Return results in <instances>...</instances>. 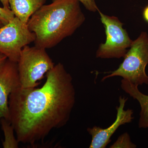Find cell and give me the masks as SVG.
<instances>
[{
  "label": "cell",
  "instance_id": "obj_15",
  "mask_svg": "<svg viewBox=\"0 0 148 148\" xmlns=\"http://www.w3.org/2000/svg\"><path fill=\"white\" fill-rule=\"evenodd\" d=\"M7 60V57L5 56L0 54V70L5 64V62H6Z\"/></svg>",
  "mask_w": 148,
  "mask_h": 148
},
{
  "label": "cell",
  "instance_id": "obj_20",
  "mask_svg": "<svg viewBox=\"0 0 148 148\" xmlns=\"http://www.w3.org/2000/svg\"></svg>",
  "mask_w": 148,
  "mask_h": 148
},
{
  "label": "cell",
  "instance_id": "obj_12",
  "mask_svg": "<svg viewBox=\"0 0 148 148\" xmlns=\"http://www.w3.org/2000/svg\"><path fill=\"white\" fill-rule=\"evenodd\" d=\"M137 145L131 141L130 136L127 132H125L118 138L110 148H136Z\"/></svg>",
  "mask_w": 148,
  "mask_h": 148
},
{
  "label": "cell",
  "instance_id": "obj_17",
  "mask_svg": "<svg viewBox=\"0 0 148 148\" xmlns=\"http://www.w3.org/2000/svg\"><path fill=\"white\" fill-rule=\"evenodd\" d=\"M0 1L2 3L3 7L6 8H10L8 0H0Z\"/></svg>",
  "mask_w": 148,
  "mask_h": 148
},
{
  "label": "cell",
  "instance_id": "obj_9",
  "mask_svg": "<svg viewBox=\"0 0 148 148\" xmlns=\"http://www.w3.org/2000/svg\"><path fill=\"white\" fill-rule=\"evenodd\" d=\"M121 88L133 99L137 101L140 106V118L138 127L141 128H148V95L139 90L138 86L123 79L121 81Z\"/></svg>",
  "mask_w": 148,
  "mask_h": 148
},
{
  "label": "cell",
  "instance_id": "obj_7",
  "mask_svg": "<svg viewBox=\"0 0 148 148\" xmlns=\"http://www.w3.org/2000/svg\"><path fill=\"white\" fill-rule=\"evenodd\" d=\"M127 98L120 96L119 99V106L116 107V119L108 127L103 128L94 126L88 127V134L92 137L90 148H105L110 143L111 138L117 130L121 126L131 123L134 119L133 110L131 109L124 110Z\"/></svg>",
  "mask_w": 148,
  "mask_h": 148
},
{
  "label": "cell",
  "instance_id": "obj_4",
  "mask_svg": "<svg viewBox=\"0 0 148 148\" xmlns=\"http://www.w3.org/2000/svg\"><path fill=\"white\" fill-rule=\"evenodd\" d=\"M46 49L25 46L17 62L20 86L24 88L37 87L45 75L54 66Z\"/></svg>",
  "mask_w": 148,
  "mask_h": 148
},
{
  "label": "cell",
  "instance_id": "obj_2",
  "mask_svg": "<svg viewBox=\"0 0 148 148\" xmlns=\"http://www.w3.org/2000/svg\"><path fill=\"white\" fill-rule=\"evenodd\" d=\"M85 18L78 0H52L31 16L27 25L36 35L35 46L47 49L73 34Z\"/></svg>",
  "mask_w": 148,
  "mask_h": 148
},
{
  "label": "cell",
  "instance_id": "obj_18",
  "mask_svg": "<svg viewBox=\"0 0 148 148\" xmlns=\"http://www.w3.org/2000/svg\"><path fill=\"white\" fill-rule=\"evenodd\" d=\"M3 24L1 21H0V27H3Z\"/></svg>",
  "mask_w": 148,
  "mask_h": 148
},
{
  "label": "cell",
  "instance_id": "obj_13",
  "mask_svg": "<svg viewBox=\"0 0 148 148\" xmlns=\"http://www.w3.org/2000/svg\"><path fill=\"white\" fill-rule=\"evenodd\" d=\"M14 17V14L10 8L0 7V21L3 25L7 24Z\"/></svg>",
  "mask_w": 148,
  "mask_h": 148
},
{
  "label": "cell",
  "instance_id": "obj_16",
  "mask_svg": "<svg viewBox=\"0 0 148 148\" xmlns=\"http://www.w3.org/2000/svg\"><path fill=\"white\" fill-rule=\"evenodd\" d=\"M143 16L144 20L148 23V5L143 10Z\"/></svg>",
  "mask_w": 148,
  "mask_h": 148
},
{
  "label": "cell",
  "instance_id": "obj_6",
  "mask_svg": "<svg viewBox=\"0 0 148 148\" xmlns=\"http://www.w3.org/2000/svg\"><path fill=\"white\" fill-rule=\"evenodd\" d=\"M35 40L36 35L29 30L27 24L15 16L0 27V54L17 63L22 49Z\"/></svg>",
  "mask_w": 148,
  "mask_h": 148
},
{
  "label": "cell",
  "instance_id": "obj_5",
  "mask_svg": "<svg viewBox=\"0 0 148 148\" xmlns=\"http://www.w3.org/2000/svg\"><path fill=\"white\" fill-rule=\"evenodd\" d=\"M101 22L104 25L106 42L99 45L96 57L103 59L124 58L133 40L130 38L123 23L115 16L104 14L99 10Z\"/></svg>",
  "mask_w": 148,
  "mask_h": 148
},
{
  "label": "cell",
  "instance_id": "obj_14",
  "mask_svg": "<svg viewBox=\"0 0 148 148\" xmlns=\"http://www.w3.org/2000/svg\"><path fill=\"white\" fill-rule=\"evenodd\" d=\"M88 10L92 12H96L99 10L94 0H78Z\"/></svg>",
  "mask_w": 148,
  "mask_h": 148
},
{
  "label": "cell",
  "instance_id": "obj_1",
  "mask_svg": "<svg viewBox=\"0 0 148 148\" xmlns=\"http://www.w3.org/2000/svg\"><path fill=\"white\" fill-rule=\"evenodd\" d=\"M46 78L41 87L19 86L10 95L9 120L19 143L34 145L70 119L76 98L71 75L58 63Z\"/></svg>",
  "mask_w": 148,
  "mask_h": 148
},
{
  "label": "cell",
  "instance_id": "obj_19",
  "mask_svg": "<svg viewBox=\"0 0 148 148\" xmlns=\"http://www.w3.org/2000/svg\"><path fill=\"white\" fill-rule=\"evenodd\" d=\"M94 1H95V0H94Z\"/></svg>",
  "mask_w": 148,
  "mask_h": 148
},
{
  "label": "cell",
  "instance_id": "obj_8",
  "mask_svg": "<svg viewBox=\"0 0 148 148\" xmlns=\"http://www.w3.org/2000/svg\"><path fill=\"white\" fill-rule=\"evenodd\" d=\"M19 86L17 63L8 59L0 70V119L4 118L9 120V98Z\"/></svg>",
  "mask_w": 148,
  "mask_h": 148
},
{
  "label": "cell",
  "instance_id": "obj_11",
  "mask_svg": "<svg viewBox=\"0 0 148 148\" xmlns=\"http://www.w3.org/2000/svg\"><path fill=\"white\" fill-rule=\"evenodd\" d=\"M1 126L4 135V140L3 142V147L4 148H17L18 142L14 135V128L9 120L4 118L0 119Z\"/></svg>",
  "mask_w": 148,
  "mask_h": 148
},
{
  "label": "cell",
  "instance_id": "obj_10",
  "mask_svg": "<svg viewBox=\"0 0 148 148\" xmlns=\"http://www.w3.org/2000/svg\"><path fill=\"white\" fill-rule=\"evenodd\" d=\"M47 0H8L11 10L14 16L25 24L43 5Z\"/></svg>",
  "mask_w": 148,
  "mask_h": 148
},
{
  "label": "cell",
  "instance_id": "obj_3",
  "mask_svg": "<svg viewBox=\"0 0 148 148\" xmlns=\"http://www.w3.org/2000/svg\"><path fill=\"white\" fill-rule=\"evenodd\" d=\"M117 69L109 72L102 81L114 77H121L135 85H148L146 68L148 64V35L143 32L131 46Z\"/></svg>",
  "mask_w": 148,
  "mask_h": 148
}]
</instances>
